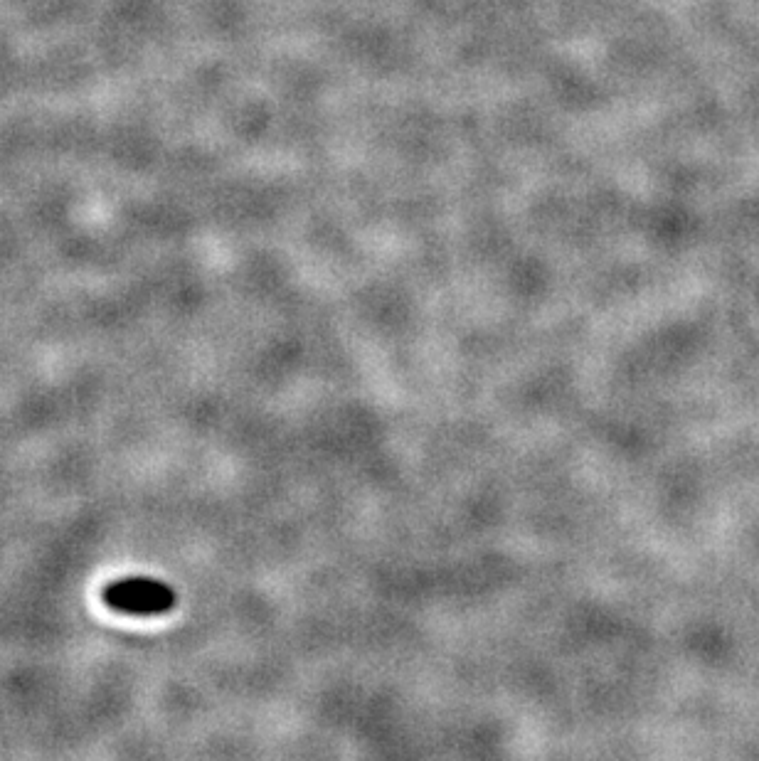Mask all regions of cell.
Masks as SVG:
<instances>
[{"instance_id": "obj_1", "label": "cell", "mask_w": 759, "mask_h": 761, "mask_svg": "<svg viewBox=\"0 0 759 761\" xmlns=\"http://www.w3.org/2000/svg\"><path fill=\"white\" fill-rule=\"evenodd\" d=\"M106 601L114 609L134 611V614H153L171 606L173 594L156 582H121L106 592Z\"/></svg>"}]
</instances>
